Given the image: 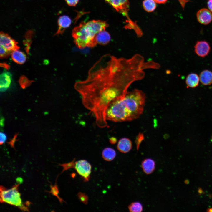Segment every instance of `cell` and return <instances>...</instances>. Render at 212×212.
<instances>
[{"label":"cell","mask_w":212,"mask_h":212,"mask_svg":"<svg viewBox=\"0 0 212 212\" xmlns=\"http://www.w3.org/2000/svg\"><path fill=\"white\" fill-rule=\"evenodd\" d=\"M143 61L135 54L129 59L110 54L102 56L89 69L87 78L76 82L75 90L96 124L107 123L106 111L114 100L124 96L134 82L145 76Z\"/></svg>","instance_id":"obj_1"},{"label":"cell","mask_w":212,"mask_h":212,"mask_svg":"<svg viewBox=\"0 0 212 212\" xmlns=\"http://www.w3.org/2000/svg\"><path fill=\"white\" fill-rule=\"evenodd\" d=\"M145 95L141 90L135 89L112 102L106 111L107 120L118 122L130 121L139 117L143 113Z\"/></svg>","instance_id":"obj_2"},{"label":"cell","mask_w":212,"mask_h":212,"mask_svg":"<svg viewBox=\"0 0 212 212\" xmlns=\"http://www.w3.org/2000/svg\"><path fill=\"white\" fill-rule=\"evenodd\" d=\"M108 26L106 21L101 20H92L87 22L82 21L72 31L74 43L80 49L93 47L97 44V34L105 30Z\"/></svg>","instance_id":"obj_3"},{"label":"cell","mask_w":212,"mask_h":212,"mask_svg":"<svg viewBox=\"0 0 212 212\" xmlns=\"http://www.w3.org/2000/svg\"><path fill=\"white\" fill-rule=\"evenodd\" d=\"M19 186V184L14 185L9 189L1 186L0 202L6 203L16 206L23 211H28L29 209L28 207L24 205L22 202L20 194L18 190Z\"/></svg>","instance_id":"obj_4"},{"label":"cell","mask_w":212,"mask_h":212,"mask_svg":"<svg viewBox=\"0 0 212 212\" xmlns=\"http://www.w3.org/2000/svg\"><path fill=\"white\" fill-rule=\"evenodd\" d=\"M74 161L59 164V165L63 168L62 172L70 168H74L78 174L83 178L84 181H88L91 171L92 168L90 164L84 160H80L75 162H74Z\"/></svg>","instance_id":"obj_5"},{"label":"cell","mask_w":212,"mask_h":212,"mask_svg":"<svg viewBox=\"0 0 212 212\" xmlns=\"http://www.w3.org/2000/svg\"><path fill=\"white\" fill-rule=\"evenodd\" d=\"M106 3L111 5L116 10L127 18L130 28H133L137 26L129 19L128 16V11L129 7L128 0H105Z\"/></svg>","instance_id":"obj_6"},{"label":"cell","mask_w":212,"mask_h":212,"mask_svg":"<svg viewBox=\"0 0 212 212\" xmlns=\"http://www.w3.org/2000/svg\"><path fill=\"white\" fill-rule=\"evenodd\" d=\"M0 44L7 50L12 52L19 48L17 42L8 34L1 32L0 34Z\"/></svg>","instance_id":"obj_7"},{"label":"cell","mask_w":212,"mask_h":212,"mask_svg":"<svg viewBox=\"0 0 212 212\" xmlns=\"http://www.w3.org/2000/svg\"><path fill=\"white\" fill-rule=\"evenodd\" d=\"M194 48L196 54L202 58L207 56L211 50L209 44L205 40L197 41L194 46Z\"/></svg>","instance_id":"obj_8"},{"label":"cell","mask_w":212,"mask_h":212,"mask_svg":"<svg viewBox=\"0 0 212 212\" xmlns=\"http://www.w3.org/2000/svg\"><path fill=\"white\" fill-rule=\"evenodd\" d=\"M196 17L198 21L201 24L207 25L212 21V13L209 10L203 8L197 12Z\"/></svg>","instance_id":"obj_9"},{"label":"cell","mask_w":212,"mask_h":212,"mask_svg":"<svg viewBox=\"0 0 212 212\" xmlns=\"http://www.w3.org/2000/svg\"><path fill=\"white\" fill-rule=\"evenodd\" d=\"M72 21L68 16L63 15L60 16L58 20V28L55 35L62 34L65 29L71 25Z\"/></svg>","instance_id":"obj_10"},{"label":"cell","mask_w":212,"mask_h":212,"mask_svg":"<svg viewBox=\"0 0 212 212\" xmlns=\"http://www.w3.org/2000/svg\"><path fill=\"white\" fill-rule=\"evenodd\" d=\"M12 80V75L9 72L4 71L0 76L1 92L5 91L9 87Z\"/></svg>","instance_id":"obj_11"},{"label":"cell","mask_w":212,"mask_h":212,"mask_svg":"<svg viewBox=\"0 0 212 212\" xmlns=\"http://www.w3.org/2000/svg\"><path fill=\"white\" fill-rule=\"evenodd\" d=\"M132 146L131 141L128 138H124L119 140L117 148V150L121 152L126 153L131 150Z\"/></svg>","instance_id":"obj_12"},{"label":"cell","mask_w":212,"mask_h":212,"mask_svg":"<svg viewBox=\"0 0 212 212\" xmlns=\"http://www.w3.org/2000/svg\"><path fill=\"white\" fill-rule=\"evenodd\" d=\"M141 166L144 172L147 175H149L154 171L155 163V161L152 159L146 158L142 161Z\"/></svg>","instance_id":"obj_13"},{"label":"cell","mask_w":212,"mask_h":212,"mask_svg":"<svg viewBox=\"0 0 212 212\" xmlns=\"http://www.w3.org/2000/svg\"><path fill=\"white\" fill-rule=\"evenodd\" d=\"M200 81L204 85H208L212 84V72L208 69L201 71L199 75Z\"/></svg>","instance_id":"obj_14"},{"label":"cell","mask_w":212,"mask_h":212,"mask_svg":"<svg viewBox=\"0 0 212 212\" xmlns=\"http://www.w3.org/2000/svg\"><path fill=\"white\" fill-rule=\"evenodd\" d=\"M96 39L97 44L104 45L109 42L111 37L109 33L105 30L100 32L97 34Z\"/></svg>","instance_id":"obj_15"},{"label":"cell","mask_w":212,"mask_h":212,"mask_svg":"<svg viewBox=\"0 0 212 212\" xmlns=\"http://www.w3.org/2000/svg\"><path fill=\"white\" fill-rule=\"evenodd\" d=\"M199 81V77L198 74L192 73L189 74L186 77V83L188 87L194 88L198 86Z\"/></svg>","instance_id":"obj_16"},{"label":"cell","mask_w":212,"mask_h":212,"mask_svg":"<svg viewBox=\"0 0 212 212\" xmlns=\"http://www.w3.org/2000/svg\"><path fill=\"white\" fill-rule=\"evenodd\" d=\"M11 57L14 62L19 64L24 63L26 59V54L18 49L15 50L12 52Z\"/></svg>","instance_id":"obj_17"},{"label":"cell","mask_w":212,"mask_h":212,"mask_svg":"<svg viewBox=\"0 0 212 212\" xmlns=\"http://www.w3.org/2000/svg\"><path fill=\"white\" fill-rule=\"evenodd\" d=\"M116 156V152L113 149L107 148L104 149L102 153L103 158L105 160L111 161L113 160Z\"/></svg>","instance_id":"obj_18"},{"label":"cell","mask_w":212,"mask_h":212,"mask_svg":"<svg viewBox=\"0 0 212 212\" xmlns=\"http://www.w3.org/2000/svg\"><path fill=\"white\" fill-rule=\"evenodd\" d=\"M144 9L148 12L153 11L156 8V2L154 0H144L143 2Z\"/></svg>","instance_id":"obj_19"},{"label":"cell","mask_w":212,"mask_h":212,"mask_svg":"<svg viewBox=\"0 0 212 212\" xmlns=\"http://www.w3.org/2000/svg\"><path fill=\"white\" fill-rule=\"evenodd\" d=\"M128 208L130 212H141L143 211L142 205L138 202L132 203L128 206Z\"/></svg>","instance_id":"obj_20"},{"label":"cell","mask_w":212,"mask_h":212,"mask_svg":"<svg viewBox=\"0 0 212 212\" xmlns=\"http://www.w3.org/2000/svg\"><path fill=\"white\" fill-rule=\"evenodd\" d=\"M51 187V191H47L49 193H51L53 195L56 196L58 199L59 200V202L61 203H62L63 200L58 195L59 193V191L57 187V185L55 184V185L53 186L51 185L50 186Z\"/></svg>","instance_id":"obj_21"},{"label":"cell","mask_w":212,"mask_h":212,"mask_svg":"<svg viewBox=\"0 0 212 212\" xmlns=\"http://www.w3.org/2000/svg\"><path fill=\"white\" fill-rule=\"evenodd\" d=\"M19 82L21 87L23 89L28 86L32 83L31 81L24 76L21 77Z\"/></svg>","instance_id":"obj_22"},{"label":"cell","mask_w":212,"mask_h":212,"mask_svg":"<svg viewBox=\"0 0 212 212\" xmlns=\"http://www.w3.org/2000/svg\"><path fill=\"white\" fill-rule=\"evenodd\" d=\"M12 52L9 51L0 45V56L1 58H7L11 54Z\"/></svg>","instance_id":"obj_23"},{"label":"cell","mask_w":212,"mask_h":212,"mask_svg":"<svg viewBox=\"0 0 212 212\" xmlns=\"http://www.w3.org/2000/svg\"><path fill=\"white\" fill-rule=\"evenodd\" d=\"M78 197L81 202L85 204L87 203L88 197L85 193H79L78 194Z\"/></svg>","instance_id":"obj_24"},{"label":"cell","mask_w":212,"mask_h":212,"mask_svg":"<svg viewBox=\"0 0 212 212\" xmlns=\"http://www.w3.org/2000/svg\"><path fill=\"white\" fill-rule=\"evenodd\" d=\"M7 136L3 132H1L0 134V144H3L6 141Z\"/></svg>","instance_id":"obj_25"},{"label":"cell","mask_w":212,"mask_h":212,"mask_svg":"<svg viewBox=\"0 0 212 212\" xmlns=\"http://www.w3.org/2000/svg\"><path fill=\"white\" fill-rule=\"evenodd\" d=\"M65 1L68 6H74L77 4L79 0H65Z\"/></svg>","instance_id":"obj_26"},{"label":"cell","mask_w":212,"mask_h":212,"mask_svg":"<svg viewBox=\"0 0 212 212\" xmlns=\"http://www.w3.org/2000/svg\"><path fill=\"white\" fill-rule=\"evenodd\" d=\"M207 6L209 9L212 12V0H207Z\"/></svg>","instance_id":"obj_27"},{"label":"cell","mask_w":212,"mask_h":212,"mask_svg":"<svg viewBox=\"0 0 212 212\" xmlns=\"http://www.w3.org/2000/svg\"><path fill=\"white\" fill-rule=\"evenodd\" d=\"M155 2L158 4H164L166 2L167 0H154Z\"/></svg>","instance_id":"obj_28"},{"label":"cell","mask_w":212,"mask_h":212,"mask_svg":"<svg viewBox=\"0 0 212 212\" xmlns=\"http://www.w3.org/2000/svg\"><path fill=\"white\" fill-rule=\"evenodd\" d=\"M116 141V139L114 138H112L110 139V142L111 144H114Z\"/></svg>","instance_id":"obj_29"},{"label":"cell","mask_w":212,"mask_h":212,"mask_svg":"<svg viewBox=\"0 0 212 212\" xmlns=\"http://www.w3.org/2000/svg\"><path fill=\"white\" fill-rule=\"evenodd\" d=\"M1 66L2 67H4V68H6L7 69L9 68V66L6 64L5 63H1Z\"/></svg>","instance_id":"obj_30"},{"label":"cell","mask_w":212,"mask_h":212,"mask_svg":"<svg viewBox=\"0 0 212 212\" xmlns=\"http://www.w3.org/2000/svg\"></svg>","instance_id":"obj_31"}]
</instances>
